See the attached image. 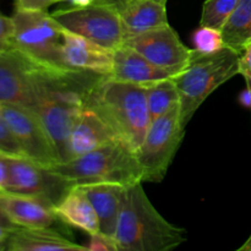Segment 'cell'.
Wrapping results in <instances>:
<instances>
[{
  "label": "cell",
  "mask_w": 251,
  "mask_h": 251,
  "mask_svg": "<svg viewBox=\"0 0 251 251\" xmlns=\"http://www.w3.org/2000/svg\"><path fill=\"white\" fill-rule=\"evenodd\" d=\"M49 169L73 185L117 183L130 186L142 183V172L136 153L118 140L70 161L60 162Z\"/></svg>",
  "instance_id": "cell-5"
},
{
  "label": "cell",
  "mask_w": 251,
  "mask_h": 251,
  "mask_svg": "<svg viewBox=\"0 0 251 251\" xmlns=\"http://www.w3.org/2000/svg\"><path fill=\"white\" fill-rule=\"evenodd\" d=\"M85 104L102 118L119 141L136 152L151 125L145 86L100 76L87 91Z\"/></svg>",
  "instance_id": "cell-2"
},
{
  "label": "cell",
  "mask_w": 251,
  "mask_h": 251,
  "mask_svg": "<svg viewBox=\"0 0 251 251\" xmlns=\"http://www.w3.org/2000/svg\"><path fill=\"white\" fill-rule=\"evenodd\" d=\"M51 16L64 29L90 39L104 48L115 50L124 43L119 12L104 1H96L87 6H73L54 11Z\"/></svg>",
  "instance_id": "cell-8"
},
{
  "label": "cell",
  "mask_w": 251,
  "mask_h": 251,
  "mask_svg": "<svg viewBox=\"0 0 251 251\" xmlns=\"http://www.w3.org/2000/svg\"><path fill=\"white\" fill-rule=\"evenodd\" d=\"M0 153L10 157H25L19 142L0 112Z\"/></svg>",
  "instance_id": "cell-25"
},
{
  "label": "cell",
  "mask_w": 251,
  "mask_h": 251,
  "mask_svg": "<svg viewBox=\"0 0 251 251\" xmlns=\"http://www.w3.org/2000/svg\"><path fill=\"white\" fill-rule=\"evenodd\" d=\"M239 74L244 76L248 86L251 87V42L245 46V48L240 53Z\"/></svg>",
  "instance_id": "cell-29"
},
{
  "label": "cell",
  "mask_w": 251,
  "mask_h": 251,
  "mask_svg": "<svg viewBox=\"0 0 251 251\" xmlns=\"http://www.w3.org/2000/svg\"><path fill=\"white\" fill-rule=\"evenodd\" d=\"M64 0H15L16 10L28 11H46L49 6Z\"/></svg>",
  "instance_id": "cell-28"
},
{
  "label": "cell",
  "mask_w": 251,
  "mask_h": 251,
  "mask_svg": "<svg viewBox=\"0 0 251 251\" xmlns=\"http://www.w3.org/2000/svg\"><path fill=\"white\" fill-rule=\"evenodd\" d=\"M239 0H206L201 12L200 26L222 31Z\"/></svg>",
  "instance_id": "cell-23"
},
{
  "label": "cell",
  "mask_w": 251,
  "mask_h": 251,
  "mask_svg": "<svg viewBox=\"0 0 251 251\" xmlns=\"http://www.w3.org/2000/svg\"><path fill=\"white\" fill-rule=\"evenodd\" d=\"M9 166V193L38 196L55 206L73 184L26 157L6 156Z\"/></svg>",
  "instance_id": "cell-10"
},
{
  "label": "cell",
  "mask_w": 251,
  "mask_h": 251,
  "mask_svg": "<svg viewBox=\"0 0 251 251\" xmlns=\"http://www.w3.org/2000/svg\"><path fill=\"white\" fill-rule=\"evenodd\" d=\"M145 88L151 122L158 119L176 105L180 104L178 88L172 77L157 81Z\"/></svg>",
  "instance_id": "cell-22"
},
{
  "label": "cell",
  "mask_w": 251,
  "mask_h": 251,
  "mask_svg": "<svg viewBox=\"0 0 251 251\" xmlns=\"http://www.w3.org/2000/svg\"><path fill=\"white\" fill-rule=\"evenodd\" d=\"M0 223H4V225H6V226H11V227H16V226L12 225V223L10 222L6 217H5L4 213H2L1 211H0Z\"/></svg>",
  "instance_id": "cell-35"
},
{
  "label": "cell",
  "mask_w": 251,
  "mask_h": 251,
  "mask_svg": "<svg viewBox=\"0 0 251 251\" xmlns=\"http://www.w3.org/2000/svg\"><path fill=\"white\" fill-rule=\"evenodd\" d=\"M5 250L9 251H87L86 247L68 239L50 228L16 227Z\"/></svg>",
  "instance_id": "cell-19"
},
{
  "label": "cell",
  "mask_w": 251,
  "mask_h": 251,
  "mask_svg": "<svg viewBox=\"0 0 251 251\" xmlns=\"http://www.w3.org/2000/svg\"><path fill=\"white\" fill-rule=\"evenodd\" d=\"M63 60L70 70L108 76L112 71L113 50L65 29Z\"/></svg>",
  "instance_id": "cell-13"
},
{
  "label": "cell",
  "mask_w": 251,
  "mask_h": 251,
  "mask_svg": "<svg viewBox=\"0 0 251 251\" xmlns=\"http://www.w3.org/2000/svg\"><path fill=\"white\" fill-rule=\"evenodd\" d=\"M78 186L95 207L100 220V233L114 238L127 186L117 183H92Z\"/></svg>",
  "instance_id": "cell-18"
},
{
  "label": "cell",
  "mask_w": 251,
  "mask_h": 251,
  "mask_svg": "<svg viewBox=\"0 0 251 251\" xmlns=\"http://www.w3.org/2000/svg\"><path fill=\"white\" fill-rule=\"evenodd\" d=\"M114 240L119 251H169L186 242V230L162 217L136 183L126 189Z\"/></svg>",
  "instance_id": "cell-3"
},
{
  "label": "cell",
  "mask_w": 251,
  "mask_h": 251,
  "mask_svg": "<svg viewBox=\"0 0 251 251\" xmlns=\"http://www.w3.org/2000/svg\"><path fill=\"white\" fill-rule=\"evenodd\" d=\"M64 1L69 2V4H71L73 6H87V5L96 2L97 0H64Z\"/></svg>",
  "instance_id": "cell-33"
},
{
  "label": "cell",
  "mask_w": 251,
  "mask_h": 251,
  "mask_svg": "<svg viewBox=\"0 0 251 251\" xmlns=\"http://www.w3.org/2000/svg\"><path fill=\"white\" fill-rule=\"evenodd\" d=\"M100 76L83 71H58L34 63L31 110L50 135L61 162L68 161L69 136L85 108L87 91Z\"/></svg>",
  "instance_id": "cell-1"
},
{
  "label": "cell",
  "mask_w": 251,
  "mask_h": 251,
  "mask_svg": "<svg viewBox=\"0 0 251 251\" xmlns=\"http://www.w3.org/2000/svg\"><path fill=\"white\" fill-rule=\"evenodd\" d=\"M225 46L242 53L251 42V0H239L222 28Z\"/></svg>",
  "instance_id": "cell-21"
},
{
  "label": "cell",
  "mask_w": 251,
  "mask_h": 251,
  "mask_svg": "<svg viewBox=\"0 0 251 251\" xmlns=\"http://www.w3.org/2000/svg\"><path fill=\"white\" fill-rule=\"evenodd\" d=\"M34 63L10 48L0 51V103L32 107V69Z\"/></svg>",
  "instance_id": "cell-12"
},
{
  "label": "cell",
  "mask_w": 251,
  "mask_h": 251,
  "mask_svg": "<svg viewBox=\"0 0 251 251\" xmlns=\"http://www.w3.org/2000/svg\"><path fill=\"white\" fill-rule=\"evenodd\" d=\"M193 43L196 50L202 53H215L225 47L222 31L207 26H200L194 32Z\"/></svg>",
  "instance_id": "cell-24"
},
{
  "label": "cell",
  "mask_w": 251,
  "mask_h": 251,
  "mask_svg": "<svg viewBox=\"0 0 251 251\" xmlns=\"http://www.w3.org/2000/svg\"><path fill=\"white\" fill-rule=\"evenodd\" d=\"M185 135L180 122V104L152 120L145 139L136 150V158L142 172V183H161L176 157Z\"/></svg>",
  "instance_id": "cell-7"
},
{
  "label": "cell",
  "mask_w": 251,
  "mask_h": 251,
  "mask_svg": "<svg viewBox=\"0 0 251 251\" xmlns=\"http://www.w3.org/2000/svg\"><path fill=\"white\" fill-rule=\"evenodd\" d=\"M115 140H118L117 136L103 122L102 118L95 110L85 105L69 136L68 161L88 153Z\"/></svg>",
  "instance_id": "cell-17"
},
{
  "label": "cell",
  "mask_w": 251,
  "mask_h": 251,
  "mask_svg": "<svg viewBox=\"0 0 251 251\" xmlns=\"http://www.w3.org/2000/svg\"><path fill=\"white\" fill-rule=\"evenodd\" d=\"M0 112L26 158L46 168L60 163L58 150L36 113L15 104H1Z\"/></svg>",
  "instance_id": "cell-9"
},
{
  "label": "cell",
  "mask_w": 251,
  "mask_h": 251,
  "mask_svg": "<svg viewBox=\"0 0 251 251\" xmlns=\"http://www.w3.org/2000/svg\"><path fill=\"white\" fill-rule=\"evenodd\" d=\"M110 78L122 82L149 86L157 81L172 77V74L152 64L142 54L127 46H120L113 50V65Z\"/></svg>",
  "instance_id": "cell-16"
},
{
  "label": "cell",
  "mask_w": 251,
  "mask_h": 251,
  "mask_svg": "<svg viewBox=\"0 0 251 251\" xmlns=\"http://www.w3.org/2000/svg\"><path fill=\"white\" fill-rule=\"evenodd\" d=\"M123 44L139 51L173 76L181 73L190 60L191 49L184 46L171 25L130 37Z\"/></svg>",
  "instance_id": "cell-11"
},
{
  "label": "cell",
  "mask_w": 251,
  "mask_h": 251,
  "mask_svg": "<svg viewBox=\"0 0 251 251\" xmlns=\"http://www.w3.org/2000/svg\"><path fill=\"white\" fill-rule=\"evenodd\" d=\"M240 51L225 46L215 53L191 49L189 64L172 76L180 97V122L186 127L208 96L239 74Z\"/></svg>",
  "instance_id": "cell-4"
},
{
  "label": "cell",
  "mask_w": 251,
  "mask_h": 251,
  "mask_svg": "<svg viewBox=\"0 0 251 251\" xmlns=\"http://www.w3.org/2000/svg\"><path fill=\"white\" fill-rule=\"evenodd\" d=\"M239 103L243 107H247L251 109V87L248 86L247 90L242 91L239 95Z\"/></svg>",
  "instance_id": "cell-32"
},
{
  "label": "cell",
  "mask_w": 251,
  "mask_h": 251,
  "mask_svg": "<svg viewBox=\"0 0 251 251\" xmlns=\"http://www.w3.org/2000/svg\"><path fill=\"white\" fill-rule=\"evenodd\" d=\"M87 251H119L114 238L98 232L90 235V242L86 245Z\"/></svg>",
  "instance_id": "cell-26"
},
{
  "label": "cell",
  "mask_w": 251,
  "mask_h": 251,
  "mask_svg": "<svg viewBox=\"0 0 251 251\" xmlns=\"http://www.w3.org/2000/svg\"><path fill=\"white\" fill-rule=\"evenodd\" d=\"M0 108H1V103H0Z\"/></svg>",
  "instance_id": "cell-37"
},
{
  "label": "cell",
  "mask_w": 251,
  "mask_h": 251,
  "mask_svg": "<svg viewBox=\"0 0 251 251\" xmlns=\"http://www.w3.org/2000/svg\"><path fill=\"white\" fill-rule=\"evenodd\" d=\"M112 4L122 20L124 41L130 37L168 26L167 2L159 0H97Z\"/></svg>",
  "instance_id": "cell-15"
},
{
  "label": "cell",
  "mask_w": 251,
  "mask_h": 251,
  "mask_svg": "<svg viewBox=\"0 0 251 251\" xmlns=\"http://www.w3.org/2000/svg\"><path fill=\"white\" fill-rule=\"evenodd\" d=\"M54 211L59 221L88 235L100 232L95 207L78 185L71 186L65 196L54 206Z\"/></svg>",
  "instance_id": "cell-20"
},
{
  "label": "cell",
  "mask_w": 251,
  "mask_h": 251,
  "mask_svg": "<svg viewBox=\"0 0 251 251\" xmlns=\"http://www.w3.org/2000/svg\"><path fill=\"white\" fill-rule=\"evenodd\" d=\"M9 188V166L5 154L0 153V191H7Z\"/></svg>",
  "instance_id": "cell-30"
},
{
  "label": "cell",
  "mask_w": 251,
  "mask_h": 251,
  "mask_svg": "<svg viewBox=\"0 0 251 251\" xmlns=\"http://www.w3.org/2000/svg\"><path fill=\"white\" fill-rule=\"evenodd\" d=\"M16 227H11V226H6L4 223H0V250H5L6 248V242L9 239L10 234L12 230Z\"/></svg>",
  "instance_id": "cell-31"
},
{
  "label": "cell",
  "mask_w": 251,
  "mask_h": 251,
  "mask_svg": "<svg viewBox=\"0 0 251 251\" xmlns=\"http://www.w3.org/2000/svg\"><path fill=\"white\" fill-rule=\"evenodd\" d=\"M159 1H163V2H167V0H159Z\"/></svg>",
  "instance_id": "cell-36"
},
{
  "label": "cell",
  "mask_w": 251,
  "mask_h": 251,
  "mask_svg": "<svg viewBox=\"0 0 251 251\" xmlns=\"http://www.w3.org/2000/svg\"><path fill=\"white\" fill-rule=\"evenodd\" d=\"M11 19L12 48L44 68L74 71L66 68L63 60L65 29L47 11L16 10Z\"/></svg>",
  "instance_id": "cell-6"
},
{
  "label": "cell",
  "mask_w": 251,
  "mask_h": 251,
  "mask_svg": "<svg viewBox=\"0 0 251 251\" xmlns=\"http://www.w3.org/2000/svg\"><path fill=\"white\" fill-rule=\"evenodd\" d=\"M238 251H251V235L247 239V242L238 249Z\"/></svg>",
  "instance_id": "cell-34"
},
{
  "label": "cell",
  "mask_w": 251,
  "mask_h": 251,
  "mask_svg": "<svg viewBox=\"0 0 251 251\" xmlns=\"http://www.w3.org/2000/svg\"><path fill=\"white\" fill-rule=\"evenodd\" d=\"M0 211L22 228H50L58 220L54 206L44 199L9 191H0Z\"/></svg>",
  "instance_id": "cell-14"
},
{
  "label": "cell",
  "mask_w": 251,
  "mask_h": 251,
  "mask_svg": "<svg viewBox=\"0 0 251 251\" xmlns=\"http://www.w3.org/2000/svg\"><path fill=\"white\" fill-rule=\"evenodd\" d=\"M12 29H14V25H12L11 17L5 16L0 12V51L12 48Z\"/></svg>",
  "instance_id": "cell-27"
}]
</instances>
